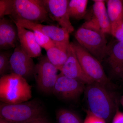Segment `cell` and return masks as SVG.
I'll list each match as a JSON object with an SVG mask.
<instances>
[{"mask_svg": "<svg viewBox=\"0 0 123 123\" xmlns=\"http://www.w3.org/2000/svg\"><path fill=\"white\" fill-rule=\"evenodd\" d=\"M75 54L86 74L94 82L111 89L112 88L102 63L78 43L71 42Z\"/></svg>", "mask_w": 123, "mask_h": 123, "instance_id": "obj_4", "label": "cell"}, {"mask_svg": "<svg viewBox=\"0 0 123 123\" xmlns=\"http://www.w3.org/2000/svg\"><path fill=\"white\" fill-rule=\"evenodd\" d=\"M10 73L21 76L27 80L34 77L36 64L32 57L20 45L17 46L10 58Z\"/></svg>", "mask_w": 123, "mask_h": 123, "instance_id": "obj_10", "label": "cell"}, {"mask_svg": "<svg viewBox=\"0 0 123 123\" xmlns=\"http://www.w3.org/2000/svg\"><path fill=\"white\" fill-rule=\"evenodd\" d=\"M114 36L118 41L123 42V23L117 29Z\"/></svg>", "mask_w": 123, "mask_h": 123, "instance_id": "obj_26", "label": "cell"}, {"mask_svg": "<svg viewBox=\"0 0 123 123\" xmlns=\"http://www.w3.org/2000/svg\"><path fill=\"white\" fill-rule=\"evenodd\" d=\"M106 1L111 26V34L114 36L117 29L123 23V1L108 0Z\"/></svg>", "mask_w": 123, "mask_h": 123, "instance_id": "obj_17", "label": "cell"}, {"mask_svg": "<svg viewBox=\"0 0 123 123\" xmlns=\"http://www.w3.org/2000/svg\"><path fill=\"white\" fill-rule=\"evenodd\" d=\"M60 71L65 76L77 80L86 85L94 82L84 72L70 43L68 50V59Z\"/></svg>", "mask_w": 123, "mask_h": 123, "instance_id": "obj_14", "label": "cell"}, {"mask_svg": "<svg viewBox=\"0 0 123 123\" xmlns=\"http://www.w3.org/2000/svg\"><path fill=\"white\" fill-rule=\"evenodd\" d=\"M105 34L80 27L75 34L77 42L101 63L103 60L107 45Z\"/></svg>", "mask_w": 123, "mask_h": 123, "instance_id": "obj_6", "label": "cell"}, {"mask_svg": "<svg viewBox=\"0 0 123 123\" xmlns=\"http://www.w3.org/2000/svg\"><path fill=\"white\" fill-rule=\"evenodd\" d=\"M93 15L82 25L84 27L111 34V26L104 1L93 0Z\"/></svg>", "mask_w": 123, "mask_h": 123, "instance_id": "obj_11", "label": "cell"}, {"mask_svg": "<svg viewBox=\"0 0 123 123\" xmlns=\"http://www.w3.org/2000/svg\"><path fill=\"white\" fill-rule=\"evenodd\" d=\"M68 0H43L51 18L70 34L74 31L69 13Z\"/></svg>", "mask_w": 123, "mask_h": 123, "instance_id": "obj_13", "label": "cell"}, {"mask_svg": "<svg viewBox=\"0 0 123 123\" xmlns=\"http://www.w3.org/2000/svg\"><path fill=\"white\" fill-rule=\"evenodd\" d=\"M70 43H55V46L46 51L48 60L59 71L68 59V50Z\"/></svg>", "mask_w": 123, "mask_h": 123, "instance_id": "obj_18", "label": "cell"}, {"mask_svg": "<svg viewBox=\"0 0 123 123\" xmlns=\"http://www.w3.org/2000/svg\"><path fill=\"white\" fill-rule=\"evenodd\" d=\"M12 52L8 50L0 53V75L1 77L8 74L10 72V58Z\"/></svg>", "mask_w": 123, "mask_h": 123, "instance_id": "obj_21", "label": "cell"}, {"mask_svg": "<svg viewBox=\"0 0 123 123\" xmlns=\"http://www.w3.org/2000/svg\"><path fill=\"white\" fill-rule=\"evenodd\" d=\"M14 23L17 25L18 39L23 50L32 58L40 57L42 54V49L36 41L33 31Z\"/></svg>", "mask_w": 123, "mask_h": 123, "instance_id": "obj_16", "label": "cell"}, {"mask_svg": "<svg viewBox=\"0 0 123 123\" xmlns=\"http://www.w3.org/2000/svg\"><path fill=\"white\" fill-rule=\"evenodd\" d=\"M17 28L13 21L5 17L0 18V48L8 50L17 46Z\"/></svg>", "mask_w": 123, "mask_h": 123, "instance_id": "obj_15", "label": "cell"}, {"mask_svg": "<svg viewBox=\"0 0 123 123\" xmlns=\"http://www.w3.org/2000/svg\"><path fill=\"white\" fill-rule=\"evenodd\" d=\"M10 16L12 20L23 19L36 23L50 21L43 0H14Z\"/></svg>", "mask_w": 123, "mask_h": 123, "instance_id": "obj_5", "label": "cell"}, {"mask_svg": "<svg viewBox=\"0 0 123 123\" xmlns=\"http://www.w3.org/2000/svg\"><path fill=\"white\" fill-rule=\"evenodd\" d=\"M112 123H123V112L117 111L112 119Z\"/></svg>", "mask_w": 123, "mask_h": 123, "instance_id": "obj_25", "label": "cell"}, {"mask_svg": "<svg viewBox=\"0 0 123 123\" xmlns=\"http://www.w3.org/2000/svg\"><path fill=\"white\" fill-rule=\"evenodd\" d=\"M32 87L23 77L10 73L0 79V100L14 104L29 101L32 97Z\"/></svg>", "mask_w": 123, "mask_h": 123, "instance_id": "obj_3", "label": "cell"}, {"mask_svg": "<svg viewBox=\"0 0 123 123\" xmlns=\"http://www.w3.org/2000/svg\"><path fill=\"white\" fill-rule=\"evenodd\" d=\"M12 21L28 30L38 31L50 38L55 43H70L69 33L62 27L52 25H44L23 19L12 20Z\"/></svg>", "mask_w": 123, "mask_h": 123, "instance_id": "obj_12", "label": "cell"}, {"mask_svg": "<svg viewBox=\"0 0 123 123\" xmlns=\"http://www.w3.org/2000/svg\"><path fill=\"white\" fill-rule=\"evenodd\" d=\"M44 115L43 104L35 99L14 104H0V118L10 123H27L44 118Z\"/></svg>", "mask_w": 123, "mask_h": 123, "instance_id": "obj_2", "label": "cell"}, {"mask_svg": "<svg viewBox=\"0 0 123 123\" xmlns=\"http://www.w3.org/2000/svg\"><path fill=\"white\" fill-rule=\"evenodd\" d=\"M27 123H51L46 119V117L33 120Z\"/></svg>", "mask_w": 123, "mask_h": 123, "instance_id": "obj_27", "label": "cell"}, {"mask_svg": "<svg viewBox=\"0 0 123 123\" xmlns=\"http://www.w3.org/2000/svg\"><path fill=\"white\" fill-rule=\"evenodd\" d=\"M120 102H121V104H122L123 107V95L122 96V97H121V100H120Z\"/></svg>", "mask_w": 123, "mask_h": 123, "instance_id": "obj_29", "label": "cell"}, {"mask_svg": "<svg viewBox=\"0 0 123 123\" xmlns=\"http://www.w3.org/2000/svg\"><path fill=\"white\" fill-rule=\"evenodd\" d=\"M87 0H70L68 9L70 18L79 20L84 17L86 13Z\"/></svg>", "mask_w": 123, "mask_h": 123, "instance_id": "obj_19", "label": "cell"}, {"mask_svg": "<svg viewBox=\"0 0 123 123\" xmlns=\"http://www.w3.org/2000/svg\"><path fill=\"white\" fill-rule=\"evenodd\" d=\"M83 123H107L104 119L96 116L90 112H87V114Z\"/></svg>", "mask_w": 123, "mask_h": 123, "instance_id": "obj_24", "label": "cell"}, {"mask_svg": "<svg viewBox=\"0 0 123 123\" xmlns=\"http://www.w3.org/2000/svg\"><path fill=\"white\" fill-rule=\"evenodd\" d=\"M38 44L46 51L55 46V43L50 38L37 31H32Z\"/></svg>", "mask_w": 123, "mask_h": 123, "instance_id": "obj_22", "label": "cell"}, {"mask_svg": "<svg viewBox=\"0 0 123 123\" xmlns=\"http://www.w3.org/2000/svg\"><path fill=\"white\" fill-rule=\"evenodd\" d=\"M14 0H0V18L6 15H11L13 8Z\"/></svg>", "mask_w": 123, "mask_h": 123, "instance_id": "obj_23", "label": "cell"}, {"mask_svg": "<svg viewBox=\"0 0 123 123\" xmlns=\"http://www.w3.org/2000/svg\"><path fill=\"white\" fill-rule=\"evenodd\" d=\"M0 123H10L8 121H6L4 120L1 118H0Z\"/></svg>", "mask_w": 123, "mask_h": 123, "instance_id": "obj_28", "label": "cell"}, {"mask_svg": "<svg viewBox=\"0 0 123 123\" xmlns=\"http://www.w3.org/2000/svg\"><path fill=\"white\" fill-rule=\"evenodd\" d=\"M86 85L69 78L61 73L58 74L53 93L56 97L65 100H75L85 92Z\"/></svg>", "mask_w": 123, "mask_h": 123, "instance_id": "obj_9", "label": "cell"}, {"mask_svg": "<svg viewBox=\"0 0 123 123\" xmlns=\"http://www.w3.org/2000/svg\"><path fill=\"white\" fill-rule=\"evenodd\" d=\"M58 70L47 56L40 57L36 64L34 74L38 89L45 93H52L59 74Z\"/></svg>", "mask_w": 123, "mask_h": 123, "instance_id": "obj_8", "label": "cell"}, {"mask_svg": "<svg viewBox=\"0 0 123 123\" xmlns=\"http://www.w3.org/2000/svg\"><path fill=\"white\" fill-rule=\"evenodd\" d=\"M89 111L110 123L118 110L117 98L111 89L94 82L86 85L85 91Z\"/></svg>", "mask_w": 123, "mask_h": 123, "instance_id": "obj_1", "label": "cell"}, {"mask_svg": "<svg viewBox=\"0 0 123 123\" xmlns=\"http://www.w3.org/2000/svg\"><path fill=\"white\" fill-rule=\"evenodd\" d=\"M57 123H83L80 117L72 111L61 108L56 111Z\"/></svg>", "mask_w": 123, "mask_h": 123, "instance_id": "obj_20", "label": "cell"}, {"mask_svg": "<svg viewBox=\"0 0 123 123\" xmlns=\"http://www.w3.org/2000/svg\"><path fill=\"white\" fill-rule=\"evenodd\" d=\"M101 63L109 77L123 81V42L116 39L108 43Z\"/></svg>", "mask_w": 123, "mask_h": 123, "instance_id": "obj_7", "label": "cell"}]
</instances>
